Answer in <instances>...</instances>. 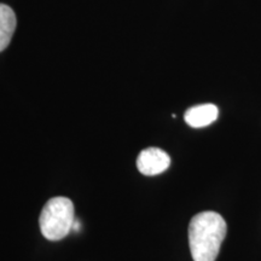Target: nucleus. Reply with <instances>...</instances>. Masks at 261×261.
<instances>
[{"instance_id": "nucleus-1", "label": "nucleus", "mask_w": 261, "mask_h": 261, "mask_svg": "<svg viewBox=\"0 0 261 261\" xmlns=\"http://www.w3.org/2000/svg\"><path fill=\"white\" fill-rule=\"evenodd\" d=\"M227 226L224 218L215 212L196 214L189 225V246L194 261H215Z\"/></svg>"}, {"instance_id": "nucleus-2", "label": "nucleus", "mask_w": 261, "mask_h": 261, "mask_svg": "<svg viewBox=\"0 0 261 261\" xmlns=\"http://www.w3.org/2000/svg\"><path fill=\"white\" fill-rule=\"evenodd\" d=\"M75 220V210L71 200L54 197L42 208L39 225L42 236L48 241H60L71 231Z\"/></svg>"}, {"instance_id": "nucleus-3", "label": "nucleus", "mask_w": 261, "mask_h": 261, "mask_svg": "<svg viewBox=\"0 0 261 261\" xmlns=\"http://www.w3.org/2000/svg\"><path fill=\"white\" fill-rule=\"evenodd\" d=\"M171 158L166 151L159 148H148L143 150L137 159L138 171L144 175H158L168 169Z\"/></svg>"}, {"instance_id": "nucleus-4", "label": "nucleus", "mask_w": 261, "mask_h": 261, "mask_svg": "<svg viewBox=\"0 0 261 261\" xmlns=\"http://www.w3.org/2000/svg\"><path fill=\"white\" fill-rule=\"evenodd\" d=\"M219 109L214 104H201V106L192 107L185 113L184 120L190 127L201 128V127L210 126L218 119Z\"/></svg>"}, {"instance_id": "nucleus-5", "label": "nucleus", "mask_w": 261, "mask_h": 261, "mask_svg": "<svg viewBox=\"0 0 261 261\" xmlns=\"http://www.w3.org/2000/svg\"><path fill=\"white\" fill-rule=\"evenodd\" d=\"M16 15L10 6L0 4V52L9 46L16 31Z\"/></svg>"}, {"instance_id": "nucleus-6", "label": "nucleus", "mask_w": 261, "mask_h": 261, "mask_svg": "<svg viewBox=\"0 0 261 261\" xmlns=\"http://www.w3.org/2000/svg\"><path fill=\"white\" fill-rule=\"evenodd\" d=\"M81 228V224L80 221L77 219L74 220V224H73V227H71V231H75V232H79Z\"/></svg>"}]
</instances>
